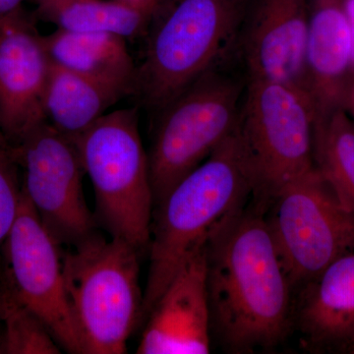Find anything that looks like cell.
Wrapping results in <instances>:
<instances>
[{"mask_svg":"<svg viewBox=\"0 0 354 354\" xmlns=\"http://www.w3.org/2000/svg\"><path fill=\"white\" fill-rule=\"evenodd\" d=\"M314 160L339 200L354 209V121L348 111L315 125Z\"/></svg>","mask_w":354,"mask_h":354,"instance_id":"d6986e66","label":"cell"},{"mask_svg":"<svg viewBox=\"0 0 354 354\" xmlns=\"http://www.w3.org/2000/svg\"><path fill=\"white\" fill-rule=\"evenodd\" d=\"M344 351H348V353H349L354 354V339H353V341L349 342V344H348V346H346V349H344Z\"/></svg>","mask_w":354,"mask_h":354,"instance_id":"4316f807","label":"cell"},{"mask_svg":"<svg viewBox=\"0 0 354 354\" xmlns=\"http://www.w3.org/2000/svg\"><path fill=\"white\" fill-rule=\"evenodd\" d=\"M23 0H0V18L21 7Z\"/></svg>","mask_w":354,"mask_h":354,"instance_id":"603a6c76","label":"cell"},{"mask_svg":"<svg viewBox=\"0 0 354 354\" xmlns=\"http://www.w3.org/2000/svg\"><path fill=\"white\" fill-rule=\"evenodd\" d=\"M44 43L53 64L134 94L137 67L123 37L57 29Z\"/></svg>","mask_w":354,"mask_h":354,"instance_id":"2e32d148","label":"cell"},{"mask_svg":"<svg viewBox=\"0 0 354 354\" xmlns=\"http://www.w3.org/2000/svg\"><path fill=\"white\" fill-rule=\"evenodd\" d=\"M124 97L118 88L51 62L44 97L46 120L74 138Z\"/></svg>","mask_w":354,"mask_h":354,"instance_id":"e0dca14e","label":"cell"},{"mask_svg":"<svg viewBox=\"0 0 354 354\" xmlns=\"http://www.w3.org/2000/svg\"><path fill=\"white\" fill-rule=\"evenodd\" d=\"M248 0H160L149 21L134 94L160 111L214 68L234 41Z\"/></svg>","mask_w":354,"mask_h":354,"instance_id":"3957f363","label":"cell"},{"mask_svg":"<svg viewBox=\"0 0 354 354\" xmlns=\"http://www.w3.org/2000/svg\"><path fill=\"white\" fill-rule=\"evenodd\" d=\"M311 95L288 84L249 80L239 133L253 196L266 209L281 188L315 167Z\"/></svg>","mask_w":354,"mask_h":354,"instance_id":"8992f818","label":"cell"},{"mask_svg":"<svg viewBox=\"0 0 354 354\" xmlns=\"http://www.w3.org/2000/svg\"><path fill=\"white\" fill-rule=\"evenodd\" d=\"M346 111L351 113V120L354 121V80L353 86H351V92H349Z\"/></svg>","mask_w":354,"mask_h":354,"instance_id":"cb8c5ba5","label":"cell"},{"mask_svg":"<svg viewBox=\"0 0 354 354\" xmlns=\"http://www.w3.org/2000/svg\"><path fill=\"white\" fill-rule=\"evenodd\" d=\"M118 1L151 17L160 0H118Z\"/></svg>","mask_w":354,"mask_h":354,"instance_id":"7402d4cb","label":"cell"},{"mask_svg":"<svg viewBox=\"0 0 354 354\" xmlns=\"http://www.w3.org/2000/svg\"><path fill=\"white\" fill-rule=\"evenodd\" d=\"M60 247L22 190L17 218L2 250L0 279L43 321L62 351L85 354L65 292Z\"/></svg>","mask_w":354,"mask_h":354,"instance_id":"30bf717a","label":"cell"},{"mask_svg":"<svg viewBox=\"0 0 354 354\" xmlns=\"http://www.w3.org/2000/svg\"><path fill=\"white\" fill-rule=\"evenodd\" d=\"M307 90L315 125L344 109L354 75L353 32L342 0H308Z\"/></svg>","mask_w":354,"mask_h":354,"instance_id":"5bb4252c","label":"cell"},{"mask_svg":"<svg viewBox=\"0 0 354 354\" xmlns=\"http://www.w3.org/2000/svg\"><path fill=\"white\" fill-rule=\"evenodd\" d=\"M12 146L0 144V256L17 218L22 197Z\"/></svg>","mask_w":354,"mask_h":354,"instance_id":"44dd1931","label":"cell"},{"mask_svg":"<svg viewBox=\"0 0 354 354\" xmlns=\"http://www.w3.org/2000/svg\"><path fill=\"white\" fill-rule=\"evenodd\" d=\"M71 139L94 188L97 225L143 252L150 243L155 202L138 109L104 114Z\"/></svg>","mask_w":354,"mask_h":354,"instance_id":"5b68a950","label":"cell"},{"mask_svg":"<svg viewBox=\"0 0 354 354\" xmlns=\"http://www.w3.org/2000/svg\"><path fill=\"white\" fill-rule=\"evenodd\" d=\"M39 17L57 29L106 32L132 38L146 31L150 16L118 0H35Z\"/></svg>","mask_w":354,"mask_h":354,"instance_id":"ac0fdd59","label":"cell"},{"mask_svg":"<svg viewBox=\"0 0 354 354\" xmlns=\"http://www.w3.org/2000/svg\"><path fill=\"white\" fill-rule=\"evenodd\" d=\"M0 322L6 354H58L62 349L43 321L15 297L0 279Z\"/></svg>","mask_w":354,"mask_h":354,"instance_id":"ffe728a7","label":"cell"},{"mask_svg":"<svg viewBox=\"0 0 354 354\" xmlns=\"http://www.w3.org/2000/svg\"><path fill=\"white\" fill-rule=\"evenodd\" d=\"M50 66L44 36L21 7L0 18V131L11 146L46 121Z\"/></svg>","mask_w":354,"mask_h":354,"instance_id":"8fae6325","label":"cell"},{"mask_svg":"<svg viewBox=\"0 0 354 354\" xmlns=\"http://www.w3.org/2000/svg\"><path fill=\"white\" fill-rule=\"evenodd\" d=\"M266 208L291 288L306 286L354 246V209L339 200L316 165L281 188Z\"/></svg>","mask_w":354,"mask_h":354,"instance_id":"ba28073f","label":"cell"},{"mask_svg":"<svg viewBox=\"0 0 354 354\" xmlns=\"http://www.w3.org/2000/svg\"><path fill=\"white\" fill-rule=\"evenodd\" d=\"M72 247L62 255V272L85 354L127 353L128 339L141 324V252L97 232Z\"/></svg>","mask_w":354,"mask_h":354,"instance_id":"277c9868","label":"cell"},{"mask_svg":"<svg viewBox=\"0 0 354 354\" xmlns=\"http://www.w3.org/2000/svg\"><path fill=\"white\" fill-rule=\"evenodd\" d=\"M145 323L137 353H209L212 320L207 288V242L183 261Z\"/></svg>","mask_w":354,"mask_h":354,"instance_id":"7c38bea8","label":"cell"},{"mask_svg":"<svg viewBox=\"0 0 354 354\" xmlns=\"http://www.w3.org/2000/svg\"><path fill=\"white\" fill-rule=\"evenodd\" d=\"M349 24H351V32H353V70L354 75V19L351 20Z\"/></svg>","mask_w":354,"mask_h":354,"instance_id":"484cf974","label":"cell"},{"mask_svg":"<svg viewBox=\"0 0 354 354\" xmlns=\"http://www.w3.org/2000/svg\"><path fill=\"white\" fill-rule=\"evenodd\" d=\"M207 288L212 327L228 351L251 353L285 339L291 286L259 205L242 207L209 235Z\"/></svg>","mask_w":354,"mask_h":354,"instance_id":"6da1fadb","label":"cell"},{"mask_svg":"<svg viewBox=\"0 0 354 354\" xmlns=\"http://www.w3.org/2000/svg\"><path fill=\"white\" fill-rule=\"evenodd\" d=\"M304 288L297 321L305 344L344 351L354 339V246Z\"/></svg>","mask_w":354,"mask_h":354,"instance_id":"9a60e30c","label":"cell"},{"mask_svg":"<svg viewBox=\"0 0 354 354\" xmlns=\"http://www.w3.org/2000/svg\"><path fill=\"white\" fill-rule=\"evenodd\" d=\"M241 95V84L211 69L158 111L148 153L155 207L234 131Z\"/></svg>","mask_w":354,"mask_h":354,"instance_id":"52a82bcc","label":"cell"},{"mask_svg":"<svg viewBox=\"0 0 354 354\" xmlns=\"http://www.w3.org/2000/svg\"><path fill=\"white\" fill-rule=\"evenodd\" d=\"M0 354H6V334H4V328L1 322H0Z\"/></svg>","mask_w":354,"mask_h":354,"instance_id":"d4e9b609","label":"cell"},{"mask_svg":"<svg viewBox=\"0 0 354 354\" xmlns=\"http://www.w3.org/2000/svg\"><path fill=\"white\" fill-rule=\"evenodd\" d=\"M250 195L253 196L252 178L237 124L153 209L141 324L145 323L183 261L197 246L208 241L218 225L244 207Z\"/></svg>","mask_w":354,"mask_h":354,"instance_id":"7a4b0ae2","label":"cell"},{"mask_svg":"<svg viewBox=\"0 0 354 354\" xmlns=\"http://www.w3.org/2000/svg\"><path fill=\"white\" fill-rule=\"evenodd\" d=\"M8 143V141L6 139V137L3 136L1 131H0V144Z\"/></svg>","mask_w":354,"mask_h":354,"instance_id":"83f0119b","label":"cell"},{"mask_svg":"<svg viewBox=\"0 0 354 354\" xmlns=\"http://www.w3.org/2000/svg\"><path fill=\"white\" fill-rule=\"evenodd\" d=\"M12 148L25 171L23 192L53 239L73 246L94 234L97 223L84 197L85 171L73 140L44 121Z\"/></svg>","mask_w":354,"mask_h":354,"instance_id":"9c48e42d","label":"cell"},{"mask_svg":"<svg viewBox=\"0 0 354 354\" xmlns=\"http://www.w3.org/2000/svg\"><path fill=\"white\" fill-rule=\"evenodd\" d=\"M308 0H256L247 23L244 57L249 80L307 91Z\"/></svg>","mask_w":354,"mask_h":354,"instance_id":"4fadbf2b","label":"cell"}]
</instances>
